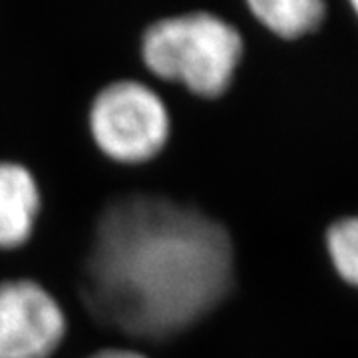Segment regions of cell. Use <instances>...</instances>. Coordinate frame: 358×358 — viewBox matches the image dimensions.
Returning a JSON list of instances; mask_svg holds the SVG:
<instances>
[{"mask_svg": "<svg viewBox=\"0 0 358 358\" xmlns=\"http://www.w3.org/2000/svg\"><path fill=\"white\" fill-rule=\"evenodd\" d=\"M253 20L281 40H301L324 24L329 4L322 0H249Z\"/></svg>", "mask_w": 358, "mask_h": 358, "instance_id": "cell-6", "label": "cell"}, {"mask_svg": "<svg viewBox=\"0 0 358 358\" xmlns=\"http://www.w3.org/2000/svg\"><path fill=\"white\" fill-rule=\"evenodd\" d=\"M88 134L94 148L117 166H143L164 154L173 117L162 94L136 78L103 84L88 106Z\"/></svg>", "mask_w": 358, "mask_h": 358, "instance_id": "cell-3", "label": "cell"}, {"mask_svg": "<svg viewBox=\"0 0 358 358\" xmlns=\"http://www.w3.org/2000/svg\"><path fill=\"white\" fill-rule=\"evenodd\" d=\"M66 334L64 307L42 282L0 281V358H52Z\"/></svg>", "mask_w": 358, "mask_h": 358, "instance_id": "cell-4", "label": "cell"}, {"mask_svg": "<svg viewBox=\"0 0 358 358\" xmlns=\"http://www.w3.org/2000/svg\"><path fill=\"white\" fill-rule=\"evenodd\" d=\"M229 233L199 209L155 195L102 213L84 268L86 305L140 338H167L203 319L233 285Z\"/></svg>", "mask_w": 358, "mask_h": 358, "instance_id": "cell-1", "label": "cell"}, {"mask_svg": "<svg viewBox=\"0 0 358 358\" xmlns=\"http://www.w3.org/2000/svg\"><path fill=\"white\" fill-rule=\"evenodd\" d=\"M88 358H150L136 348H126V346H108L100 348L98 352L90 355Z\"/></svg>", "mask_w": 358, "mask_h": 358, "instance_id": "cell-8", "label": "cell"}, {"mask_svg": "<svg viewBox=\"0 0 358 358\" xmlns=\"http://www.w3.org/2000/svg\"><path fill=\"white\" fill-rule=\"evenodd\" d=\"M243 56L241 30L209 10L157 18L143 28L140 38V60L152 76L205 100L229 92Z\"/></svg>", "mask_w": 358, "mask_h": 358, "instance_id": "cell-2", "label": "cell"}, {"mask_svg": "<svg viewBox=\"0 0 358 358\" xmlns=\"http://www.w3.org/2000/svg\"><path fill=\"white\" fill-rule=\"evenodd\" d=\"M324 249L336 277L348 287H357L358 219L355 215L334 219L324 231Z\"/></svg>", "mask_w": 358, "mask_h": 358, "instance_id": "cell-7", "label": "cell"}, {"mask_svg": "<svg viewBox=\"0 0 358 358\" xmlns=\"http://www.w3.org/2000/svg\"><path fill=\"white\" fill-rule=\"evenodd\" d=\"M42 189L22 162L0 159V251L24 247L38 225Z\"/></svg>", "mask_w": 358, "mask_h": 358, "instance_id": "cell-5", "label": "cell"}]
</instances>
